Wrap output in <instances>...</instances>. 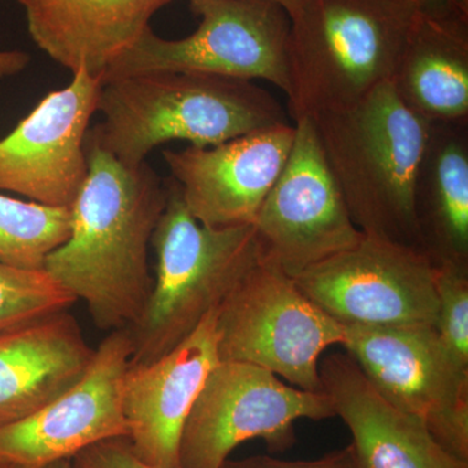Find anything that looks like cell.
<instances>
[{
  "label": "cell",
  "instance_id": "7a4b0ae2",
  "mask_svg": "<svg viewBox=\"0 0 468 468\" xmlns=\"http://www.w3.org/2000/svg\"><path fill=\"white\" fill-rule=\"evenodd\" d=\"M92 140L128 167L169 141L212 147L286 122L279 101L246 80L197 72H158L101 82Z\"/></svg>",
  "mask_w": 468,
  "mask_h": 468
},
{
  "label": "cell",
  "instance_id": "8992f818",
  "mask_svg": "<svg viewBox=\"0 0 468 468\" xmlns=\"http://www.w3.org/2000/svg\"><path fill=\"white\" fill-rule=\"evenodd\" d=\"M217 334L218 359L258 366L320 393V356L343 344L345 326L309 300L292 277L260 260L218 307Z\"/></svg>",
  "mask_w": 468,
  "mask_h": 468
},
{
  "label": "cell",
  "instance_id": "83f0119b",
  "mask_svg": "<svg viewBox=\"0 0 468 468\" xmlns=\"http://www.w3.org/2000/svg\"><path fill=\"white\" fill-rule=\"evenodd\" d=\"M270 2L279 5L288 14L289 18H292L306 5L307 0H270Z\"/></svg>",
  "mask_w": 468,
  "mask_h": 468
},
{
  "label": "cell",
  "instance_id": "d6986e66",
  "mask_svg": "<svg viewBox=\"0 0 468 468\" xmlns=\"http://www.w3.org/2000/svg\"><path fill=\"white\" fill-rule=\"evenodd\" d=\"M414 203L424 254L468 264V120L430 122Z\"/></svg>",
  "mask_w": 468,
  "mask_h": 468
},
{
  "label": "cell",
  "instance_id": "f1b7e54d",
  "mask_svg": "<svg viewBox=\"0 0 468 468\" xmlns=\"http://www.w3.org/2000/svg\"><path fill=\"white\" fill-rule=\"evenodd\" d=\"M42 468H76L72 460H61Z\"/></svg>",
  "mask_w": 468,
  "mask_h": 468
},
{
  "label": "cell",
  "instance_id": "3957f363",
  "mask_svg": "<svg viewBox=\"0 0 468 468\" xmlns=\"http://www.w3.org/2000/svg\"><path fill=\"white\" fill-rule=\"evenodd\" d=\"M310 119L360 232L423 252L414 189L430 122L403 104L390 81Z\"/></svg>",
  "mask_w": 468,
  "mask_h": 468
},
{
  "label": "cell",
  "instance_id": "277c9868",
  "mask_svg": "<svg viewBox=\"0 0 468 468\" xmlns=\"http://www.w3.org/2000/svg\"><path fill=\"white\" fill-rule=\"evenodd\" d=\"M418 18L405 0H307L289 33L294 122L349 106L392 81Z\"/></svg>",
  "mask_w": 468,
  "mask_h": 468
},
{
  "label": "cell",
  "instance_id": "cb8c5ba5",
  "mask_svg": "<svg viewBox=\"0 0 468 468\" xmlns=\"http://www.w3.org/2000/svg\"><path fill=\"white\" fill-rule=\"evenodd\" d=\"M76 468H156L137 457L128 437L104 440L72 458Z\"/></svg>",
  "mask_w": 468,
  "mask_h": 468
},
{
  "label": "cell",
  "instance_id": "44dd1931",
  "mask_svg": "<svg viewBox=\"0 0 468 468\" xmlns=\"http://www.w3.org/2000/svg\"><path fill=\"white\" fill-rule=\"evenodd\" d=\"M70 211L0 193V263L43 271L52 251L67 241Z\"/></svg>",
  "mask_w": 468,
  "mask_h": 468
},
{
  "label": "cell",
  "instance_id": "6da1fadb",
  "mask_svg": "<svg viewBox=\"0 0 468 468\" xmlns=\"http://www.w3.org/2000/svg\"><path fill=\"white\" fill-rule=\"evenodd\" d=\"M89 171L69 207L70 233L43 271L88 304L101 331L129 328L149 301V245L165 208V186L147 163L122 165L88 133Z\"/></svg>",
  "mask_w": 468,
  "mask_h": 468
},
{
  "label": "cell",
  "instance_id": "ba28073f",
  "mask_svg": "<svg viewBox=\"0 0 468 468\" xmlns=\"http://www.w3.org/2000/svg\"><path fill=\"white\" fill-rule=\"evenodd\" d=\"M334 417L324 392L286 385L258 366L218 360L185 423L181 468H221L239 443L252 439L282 451L294 441L295 421Z\"/></svg>",
  "mask_w": 468,
  "mask_h": 468
},
{
  "label": "cell",
  "instance_id": "5b68a950",
  "mask_svg": "<svg viewBox=\"0 0 468 468\" xmlns=\"http://www.w3.org/2000/svg\"><path fill=\"white\" fill-rule=\"evenodd\" d=\"M151 242L156 275L143 314L128 328L129 365H149L174 350L261 260L254 227L203 226L174 180Z\"/></svg>",
  "mask_w": 468,
  "mask_h": 468
},
{
  "label": "cell",
  "instance_id": "9c48e42d",
  "mask_svg": "<svg viewBox=\"0 0 468 468\" xmlns=\"http://www.w3.org/2000/svg\"><path fill=\"white\" fill-rule=\"evenodd\" d=\"M341 346L385 401L423 421L446 452L468 463V372L435 325L345 326Z\"/></svg>",
  "mask_w": 468,
  "mask_h": 468
},
{
  "label": "cell",
  "instance_id": "52a82bcc",
  "mask_svg": "<svg viewBox=\"0 0 468 468\" xmlns=\"http://www.w3.org/2000/svg\"><path fill=\"white\" fill-rule=\"evenodd\" d=\"M199 17L196 32L165 39L149 27L101 76V81L172 70L263 80L289 95L291 18L270 0H190Z\"/></svg>",
  "mask_w": 468,
  "mask_h": 468
},
{
  "label": "cell",
  "instance_id": "d4e9b609",
  "mask_svg": "<svg viewBox=\"0 0 468 468\" xmlns=\"http://www.w3.org/2000/svg\"><path fill=\"white\" fill-rule=\"evenodd\" d=\"M221 468H354V460L351 448L347 446L315 461H280L258 455L242 461H227Z\"/></svg>",
  "mask_w": 468,
  "mask_h": 468
},
{
  "label": "cell",
  "instance_id": "484cf974",
  "mask_svg": "<svg viewBox=\"0 0 468 468\" xmlns=\"http://www.w3.org/2000/svg\"><path fill=\"white\" fill-rule=\"evenodd\" d=\"M419 16L431 20H468V0H405Z\"/></svg>",
  "mask_w": 468,
  "mask_h": 468
},
{
  "label": "cell",
  "instance_id": "e0dca14e",
  "mask_svg": "<svg viewBox=\"0 0 468 468\" xmlns=\"http://www.w3.org/2000/svg\"><path fill=\"white\" fill-rule=\"evenodd\" d=\"M94 353L68 310L0 329V427L30 417L69 389Z\"/></svg>",
  "mask_w": 468,
  "mask_h": 468
},
{
  "label": "cell",
  "instance_id": "ac0fdd59",
  "mask_svg": "<svg viewBox=\"0 0 468 468\" xmlns=\"http://www.w3.org/2000/svg\"><path fill=\"white\" fill-rule=\"evenodd\" d=\"M172 0H26L27 30L46 55L70 72L101 73L150 27Z\"/></svg>",
  "mask_w": 468,
  "mask_h": 468
},
{
  "label": "cell",
  "instance_id": "603a6c76",
  "mask_svg": "<svg viewBox=\"0 0 468 468\" xmlns=\"http://www.w3.org/2000/svg\"><path fill=\"white\" fill-rule=\"evenodd\" d=\"M436 331L458 367L468 372V264L437 266Z\"/></svg>",
  "mask_w": 468,
  "mask_h": 468
},
{
  "label": "cell",
  "instance_id": "7402d4cb",
  "mask_svg": "<svg viewBox=\"0 0 468 468\" xmlns=\"http://www.w3.org/2000/svg\"><path fill=\"white\" fill-rule=\"evenodd\" d=\"M76 302L46 271L0 263V329L69 310Z\"/></svg>",
  "mask_w": 468,
  "mask_h": 468
},
{
  "label": "cell",
  "instance_id": "7c38bea8",
  "mask_svg": "<svg viewBox=\"0 0 468 468\" xmlns=\"http://www.w3.org/2000/svg\"><path fill=\"white\" fill-rule=\"evenodd\" d=\"M132 353L128 328L110 332L76 384L30 417L0 427V468H42L128 437L122 380Z\"/></svg>",
  "mask_w": 468,
  "mask_h": 468
},
{
  "label": "cell",
  "instance_id": "30bf717a",
  "mask_svg": "<svg viewBox=\"0 0 468 468\" xmlns=\"http://www.w3.org/2000/svg\"><path fill=\"white\" fill-rule=\"evenodd\" d=\"M292 279L344 326L436 325L437 266L408 246L365 234L358 245Z\"/></svg>",
  "mask_w": 468,
  "mask_h": 468
},
{
  "label": "cell",
  "instance_id": "5bb4252c",
  "mask_svg": "<svg viewBox=\"0 0 468 468\" xmlns=\"http://www.w3.org/2000/svg\"><path fill=\"white\" fill-rule=\"evenodd\" d=\"M295 126L282 122L212 147L165 150L190 214L211 228L252 226L285 167Z\"/></svg>",
  "mask_w": 468,
  "mask_h": 468
},
{
  "label": "cell",
  "instance_id": "9a60e30c",
  "mask_svg": "<svg viewBox=\"0 0 468 468\" xmlns=\"http://www.w3.org/2000/svg\"><path fill=\"white\" fill-rule=\"evenodd\" d=\"M217 310L162 358L126 369L122 410L128 440L137 457L151 466L181 468L185 423L206 378L220 360Z\"/></svg>",
  "mask_w": 468,
  "mask_h": 468
},
{
  "label": "cell",
  "instance_id": "8fae6325",
  "mask_svg": "<svg viewBox=\"0 0 468 468\" xmlns=\"http://www.w3.org/2000/svg\"><path fill=\"white\" fill-rule=\"evenodd\" d=\"M285 167L255 218L261 260L295 277L358 245L354 224L310 117L295 120Z\"/></svg>",
  "mask_w": 468,
  "mask_h": 468
},
{
  "label": "cell",
  "instance_id": "ffe728a7",
  "mask_svg": "<svg viewBox=\"0 0 468 468\" xmlns=\"http://www.w3.org/2000/svg\"><path fill=\"white\" fill-rule=\"evenodd\" d=\"M390 82L428 122L468 120V20L419 16Z\"/></svg>",
  "mask_w": 468,
  "mask_h": 468
},
{
  "label": "cell",
  "instance_id": "4316f807",
  "mask_svg": "<svg viewBox=\"0 0 468 468\" xmlns=\"http://www.w3.org/2000/svg\"><path fill=\"white\" fill-rule=\"evenodd\" d=\"M30 57L20 50H0V79L20 75L29 66Z\"/></svg>",
  "mask_w": 468,
  "mask_h": 468
},
{
  "label": "cell",
  "instance_id": "2e32d148",
  "mask_svg": "<svg viewBox=\"0 0 468 468\" xmlns=\"http://www.w3.org/2000/svg\"><path fill=\"white\" fill-rule=\"evenodd\" d=\"M323 392L349 428L354 468H468L433 439L423 421L393 408L349 354L319 365Z\"/></svg>",
  "mask_w": 468,
  "mask_h": 468
},
{
  "label": "cell",
  "instance_id": "f546056e",
  "mask_svg": "<svg viewBox=\"0 0 468 468\" xmlns=\"http://www.w3.org/2000/svg\"><path fill=\"white\" fill-rule=\"evenodd\" d=\"M17 3H20L21 5H24V2H26V0H16Z\"/></svg>",
  "mask_w": 468,
  "mask_h": 468
},
{
  "label": "cell",
  "instance_id": "4fadbf2b",
  "mask_svg": "<svg viewBox=\"0 0 468 468\" xmlns=\"http://www.w3.org/2000/svg\"><path fill=\"white\" fill-rule=\"evenodd\" d=\"M101 76L73 73L0 140V192L69 208L88 177L86 140L98 112Z\"/></svg>",
  "mask_w": 468,
  "mask_h": 468
}]
</instances>
